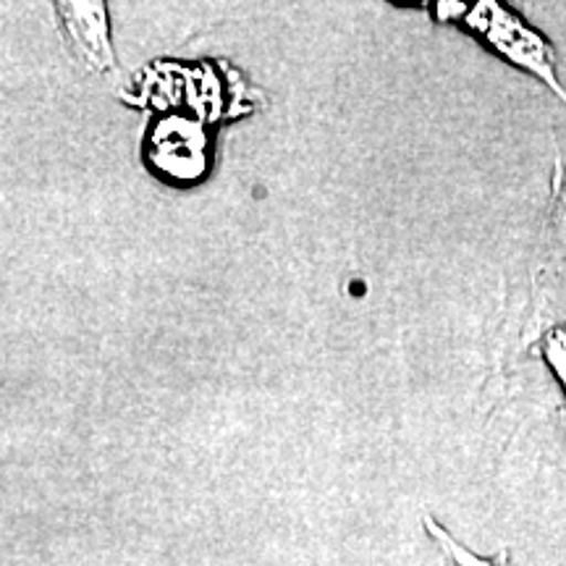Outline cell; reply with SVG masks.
<instances>
[{"mask_svg":"<svg viewBox=\"0 0 566 566\" xmlns=\"http://www.w3.org/2000/svg\"><path fill=\"white\" fill-rule=\"evenodd\" d=\"M470 24L491 42V45L504 55L506 61H512L514 66L530 71V74L541 76L551 90H556L562 95L554 76V48L541 38L535 30L522 21L516 13H512L499 3H480L472 11Z\"/></svg>","mask_w":566,"mask_h":566,"instance_id":"1","label":"cell"},{"mask_svg":"<svg viewBox=\"0 0 566 566\" xmlns=\"http://www.w3.org/2000/svg\"><path fill=\"white\" fill-rule=\"evenodd\" d=\"M63 32L71 42V51L84 66L92 71H111L116 66L113 61V45L108 32V9L105 3H55Z\"/></svg>","mask_w":566,"mask_h":566,"instance_id":"2","label":"cell"},{"mask_svg":"<svg viewBox=\"0 0 566 566\" xmlns=\"http://www.w3.org/2000/svg\"><path fill=\"white\" fill-rule=\"evenodd\" d=\"M543 352H546L551 370H554L556 378L562 380V386L566 391V331H562V328L551 331V334L546 336V346H543Z\"/></svg>","mask_w":566,"mask_h":566,"instance_id":"3","label":"cell"},{"mask_svg":"<svg viewBox=\"0 0 566 566\" xmlns=\"http://www.w3.org/2000/svg\"><path fill=\"white\" fill-rule=\"evenodd\" d=\"M562 101H564V103H566V92H562Z\"/></svg>","mask_w":566,"mask_h":566,"instance_id":"4","label":"cell"}]
</instances>
